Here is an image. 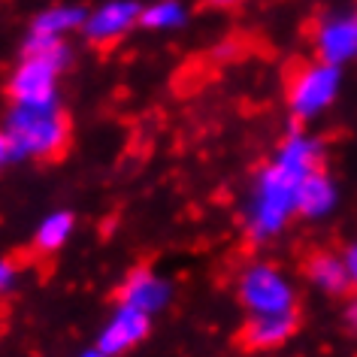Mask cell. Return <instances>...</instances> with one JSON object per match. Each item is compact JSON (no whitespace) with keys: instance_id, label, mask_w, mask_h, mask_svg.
Instances as JSON below:
<instances>
[{"instance_id":"obj_15","label":"cell","mask_w":357,"mask_h":357,"mask_svg":"<svg viewBox=\"0 0 357 357\" xmlns=\"http://www.w3.org/2000/svg\"><path fill=\"white\" fill-rule=\"evenodd\" d=\"M139 22L146 28H169V24H178L182 22V10H178L176 0H164V3H155L149 10H142Z\"/></svg>"},{"instance_id":"obj_4","label":"cell","mask_w":357,"mask_h":357,"mask_svg":"<svg viewBox=\"0 0 357 357\" xmlns=\"http://www.w3.org/2000/svg\"><path fill=\"white\" fill-rule=\"evenodd\" d=\"M339 91V73L333 64L324 61H306V64H294L288 79H284V94L294 119H312L321 109L333 103Z\"/></svg>"},{"instance_id":"obj_11","label":"cell","mask_w":357,"mask_h":357,"mask_svg":"<svg viewBox=\"0 0 357 357\" xmlns=\"http://www.w3.org/2000/svg\"><path fill=\"white\" fill-rule=\"evenodd\" d=\"M336 206V185L330 182L324 169H315L312 176L303 178L297 194V215L303 218H324Z\"/></svg>"},{"instance_id":"obj_18","label":"cell","mask_w":357,"mask_h":357,"mask_svg":"<svg viewBox=\"0 0 357 357\" xmlns=\"http://www.w3.org/2000/svg\"><path fill=\"white\" fill-rule=\"evenodd\" d=\"M10 158H15V155H13V146H10V137L0 130V167H3Z\"/></svg>"},{"instance_id":"obj_13","label":"cell","mask_w":357,"mask_h":357,"mask_svg":"<svg viewBox=\"0 0 357 357\" xmlns=\"http://www.w3.org/2000/svg\"><path fill=\"white\" fill-rule=\"evenodd\" d=\"M70 234H73V215L70 212H52L40 221L37 227V236H33V245L40 248V252H58L61 245H67Z\"/></svg>"},{"instance_id":"obj_19","label":"cell","mask_w":357,"mask_h":357,"mask_svg":"<svg viewBox=\"0 0 357 357\" xmlns=\"http://www.w3.org/2000/svg\"><path fill=\"white\" fill-rule=\"evenodd\" d=\"M345 324H348V330H354L357 333V297L345 306Z\"/></svg>"},{"instance_id":"obj_16","label":"cell","mask_w":357,"mask_h":357,"mask_svg":"<svg viewBox=\"0 0 357 357\" xmlns=\"http://www.w3.org/2000/svg\"><path fill=\"white\" fill-rule=\"evenodd\" d=\"M15 279H19V266H15L13 261H6V257H0V294L13 291Z\"/></svg>"},{"instance_id":"obj_6","label":"cell","mask_w":357,"mask_h":357,"mask_svg":"<svg viewBox=\"0 0 357 357\" xmlns=\"http://www.w3.org/2000/svg\"><path fill=\"white\" fill-rule=\"evenodd\" d=\"M149 321H151V315H146V312L119 303V309L109 315V321H106L100 330V336H97V348H100L106 357L130 351L133 345H139L142 339H146Z\"/></svg>"},{"instance_id":"obj_10","label":"cell","mask_w":357,"mask_h":357,"mask_svg":"<svg viewBox=\"0 0 357 357\" xmlns=\"http://www.w3.org/2000/svg\"><path fill=\"white\" fill-rule=\"evenodd\" d=\"M315 52L324 64H342L357 52V19H327L315 31Z\"/></svg>"},{"instance_id":"obj_20","label":"cell","mask_w":357,"mask_h":357,"mask_svg":"<svg viewBox=\"0 0 357 357\" xmlns=\"http://www.w3.org/2000/svg\"><path fill=\"white\" fill-rule=\"evenodd\" d=\"M206 3H212V6H236V3H243V0H206Z\"/></svg>"},{"instance_id":"obj_5","label":"cell","mask_w":357,"mask_h":357,"mask_svg":"<svg viewBox=\"0 0 357 357\" xmlns=\"http://www.w3.org/2000/svg\"><path fill=\"white\" fill-rule=\"evenodd\" d=\"M239 300L248 315H264V312H294L297 294L291 279L275 264L255 261L239 273Z\"/></svg>"},{"instance_id":"obj_2","label":"cell","mask_w":357,"mask_h":357,"mask_svg":"<svg viewBox=\"0 0 357 357\" xmlns=\"http://www.w3.org/2000/svg\"><path fill=\"white\" fill-rule=\"evenodd\" d=\"M3 133L10 137L13 155L52 160V158H58L70 142V119L58 106V100L13 103Z\"/></svg>"},{"instance_id":"obj_17","label":"cell","mask_w":357,"mask_h":357,"mask_svg":"<svg viewBox=\"0 0 357 357\" xmlns=\"http://www.w3.org/2000/svg\"><path fill=\"white\" fill-rule=\"evenodd\" d=\"M345 266H348V279H351V288H357V243H351L345 248Z\"/></svg>"},{"instance_id":"obj_8","label":"cell","mask_w":357,"mask_h":357,"mask_svg":"<svg viewBox=\"0 0 357 357\" xmlns=\"http://www.w3.org/2000/svg\"><path fill=\"white\" fill-rule=\"evenodd\" d=\"M169 297H173L169 282L160 279V275L151 273V270H133L119 291V300L124 306H133V309L146 312V315L160 312L169 303Z\"/></svg>"},{"instance_id":"obj_22","label":"cell","mask_w":357,"mask_h":357,"mask_svg":"<svg viewBox=\"0 0 357 357\" xmlns=\"http://www.w3.org/2000/svg\"><path fill=\"white\" fill-rule=\"evenodd\" d=\"M354 19H357V15H354Z\"/></svg>"},{"instance_id":"obj_3","label":"cell","mask_w":357,"mask_h":357,"mask_svg":"<svg viewBox=\"0 0 357 357\" xmlns=\"http://www.w3.org/2000/svg\"><path fill=\"white\" fill-rule=\"evenodd\" d=\"M67 64V49L58 37H37L31 33V40L24 43V58L15 67L10 79V97L13 103H52L58 100V73Z\"/></svg>"},{"instance_id":"obj_21","label":"cell","mask_w":357,"mask_h":357,"mask_svg":"<svg viewBox=\"0 0 357 357\" xmlns=\"http://www.w3.org/2000/svg\"><path fill=\"white\" fill-rule=\"evenodd\" d=\"M76 357H106V354H103V351H100V348H97V345H94V348H88V351H82V354H76Z\"/></svg>"},{"instance_id":"obj_14","label":"cell","mask_w":357,"mask_h":357,"mask_svg":"<svg viewBox=\"0 0 357 357\" xmlns=\"http://www.w3.org/2000/svg\"><path fill=\"white\" fill-rule=\"evenodd\" d=\"M85 22L82 10H76V6H52L43 15H37V22H33V33L37 37H58L64 31H73L79 24Z\"/></svg>"},{"instance_id":"obj_7","label":"cell","mask_w":357,"mask_h":357,"mask_svg":"<svg viewBox=\"0 0 357 357\" xmlns=\"http://www.w3.org/2000/svg\"><path fill=\"white\" fill-rule=\"evenodd\" d=\"M142 10L137 3H124V0H115V3H106L103 10H97L91 19L85 22V37L94 43V46H112L115 40H121L133 24L139 22Z\"/></svg>"},{"instance_id":"obj_1","label":"cell","mask_w":357,"mask_h":357,"mask_svg":"<svg viewBox=\"0 0 357 357\" xmlns=\"http://www.w3.org/2000/svg\"><path fill=\"white\" fill-rule=\"evenodd\" d=\"M321 169V146L312 137L291 133L275 151V158L261 169L245 209V230L257 243L279 236L297 215V194L303 178Z\"/></svg>"},{"instance_id":"obj_9","label":"cell","mask_w":357,"mask_h":357,"mask_svg":"<svg viewBox=\"0 0 357 357\" xmlns=\"http://www.w3.org/2000/svg\"><path fill=\"white\" fill-rule=\"evenodd\" d=\"M297 330V312H264V315H248L243 327V342L248 348H275L288 342Z\"/></svg>"},{"instance_id":"obj_12","label":"cell","mask_w":357,"mask_h":357,"mask_svg":"<svg viewBox=\"0 0 357 357\" xmlns=\"http://www.w3.org/2000/svg\"><path fill=\"white\" fill-rule=\"evenodd\" d=\"M306 275L318 291L330 294V297H339V294H345L348 288H351V279H348V266H345L342 255L321 252L315 257H309Z\"/></svg>"}]
</instances>
